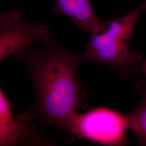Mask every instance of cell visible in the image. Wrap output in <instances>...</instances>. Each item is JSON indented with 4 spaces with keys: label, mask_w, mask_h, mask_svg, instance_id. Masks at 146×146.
Instances as JSON below:
<instances>
[{
    "label": "cell",
    "mask_w": 146,
    "mask_h": 146,
    "mask_svg": "<svg viewBox=\"0 0 146 146\" xmlns=\"http://www.w3.org/2000/svg\"><path fill=\"white\" fill-rule=\"evenodd\" d=\"M139 87L141 92L140 101L135 109L128 115L130 129L137 137L139 145L146 146V86L140 83Z\"/></svg>",
    "instance_id": "cell-7"
},
{
    "label": "cell",
    "mask_w": 146,
    "mask_h": 146,
    "mask_svg": "<svg viewBox=\"0 0 146 146\" xmlns=\"http://www.w3.org/2000/svg\"><path fill=\"white\" fill-rule=\"evenodd\" d=\"M33 107L15 116L0 86V146L51 145L38 135L31 122L36 119Z\"/></svg>",
    "instance_id": "cell-5"
},
{
    "label": "cell",
    "mask_w": 146,
    "mask_h": 146,
    "mask_svg": "<svg viewBox=\"0 0 146 146\" xmlns=\"http://www.w3.org/2000/svg\"><path fill=\"white\" fill-rule=\"evenodd\" d=\"M12 56L31 78L36 96L33 108L37 118L68 134L73 116L88 106L76 74L81 54L68 51L51 37L43 47L31 44Z\"/></svg>",
    "instance_id": "cell-1"
},
{
    "label": "cell",
    "mask_w": 146,
    "mask_h": 146,
    "mask_svg": "<svg viewBox=\"0 0 146 146\" xmlns=\"http://www.w3.org/2000/svg\"><path fill=\"white\" fill-rule=\"evenodd\" d=\"M146 9V1L125 15L104 22L99 31L90 35L81 61L103 63L123 80L139 70L144 62L141 52L131 50L129 43L137 21Z\"/></svg>",
    "instance_id": "cell-2"
},
{
    "label": "cell",
    "mask_w": 146,
    "mask_h": 146,
    "mask_svg": "<svg viewBox=\"0 0 146 146\" xmlns=\"http://www.w3.org/2000/svg\"><path fill=\"white\" fill-rule=\"evenodd\" d=\"M129 129L128 114L101 107L86 114L77 113L71 120L68 134L101 145L124 146Z\"/></svg>",
    "instance_id": "cell-3"
},
{
    "label": "cell",
    "mask_w": 146,
    "mask_h": 146,
    "mask_svg": "<svg viewBox=\"0 0 146 146\" xmlns=\"http://www.w3.org/2000/svg\"><path fill=\"white\" fill-rule=\"evenodd\" d=\"M51 37L47 25L23 21L20 11H7L0 16V62L35 42L44 43Z\"/></svg>",
    "instance_id": "cell-4"
},
{
    "label": "cell",
    "mask_w": 146,
    "mask_h": 146,
    "mask_svg": "<svg viewBox=\"0 0 146 146\" xmlns=\"http://www.w3.org/2000/svg\"><path fill=\"white\" fill-rule=\"evenodd\" d=\"M142 69L143 70V71L145 72V73L146 74V61L145 62H143V66H142Z\"/></svg>",
    "instance_id": "cell-8"
},
{
    "label": "cell",
    "mask_w": 146,
    "mask_h": 146,
    "mask_svg": "<svg viewBox=\"0 0 146 146\" xmlns=\"http://www.w3.org/2000/svg\"><path fill=\"white\" fill-rule=\"evenodd\" d=\"M52 11L66 16L80 31L90 35L99 31L104 23L96 15L90 0H55Z\"/></svg>",
    "instance_id": "cell-6"
}]
</instances>
